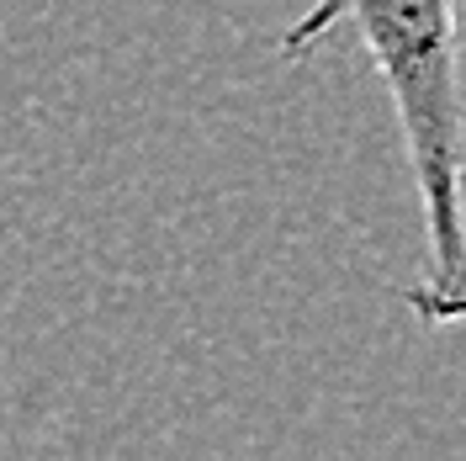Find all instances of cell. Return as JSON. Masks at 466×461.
Returning a JSON list of instances; mask_svg holds the SVG:
<instances>
[{"instance_id":"6da1fadb","label":"cell","mask_w":466,"mask_h":461,"mask_svg":"<svg viewBox=\"0 0 466 461\" xmlns=\"http://www.w3.org/2000/svg\"><path fill=\"white\" fill-rule=\"evenodd\" d=\"M355 32L392 96L413 191L424 207V276L403 292L424 329L466 323V96L456 0H319L281 32V58Z\"/></svg>"}]
</instances>
